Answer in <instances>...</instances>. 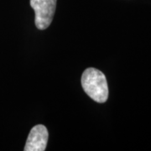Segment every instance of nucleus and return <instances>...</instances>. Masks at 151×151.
I'll use <instances>...</instances> for the list:
<instances>
[{
	"label": "nucleus",
	"instance_id": "nucleus-1",
	"mask_svg": "<svg viewBox=\"0 0 151 151\" xmlns=\"http://www.w3.org/2000/svg\"><path fill=\"white\" fill-rule=\"evenodd\" d=\"M81 86L87 96L97 103L108 100V86L106 76L96 68H87L81 76Z\"/></svg>",
	"mask_w": 151,
	"mask_h": 151
},
{
	"label": "nucleus",
	"instance_id": "nucleus-2",
	"mask_svg": "<svg viewBox=\"0 0 151 151\" xmlns=\"http://www.w3.org/2000/svg\"><path fill=\"white\" fill-rule=\"evenodd\" d=\"M30 6L35 14V26L41 30L47 29L53 20L56 0H30Z\"/></svg>",
	"mask_w": 151,
	"mask_h": 151
},
{
	"label": "nucleus",
	"instance_id": "nucleus-3",
	"mask_svg": "<svg viewBox=\"0 0 151 151\" xmlns=\"http://www.w3.org/2000/svg\"><path fill=\"white\" fill-rule=\"evenodd\" d=\"M48 130L42 124H38L30 130L24 146V151H44L48 142Z\"/></svg>",
	"mask_w": 151,
	"mask_h": 151
}]
</instances>
